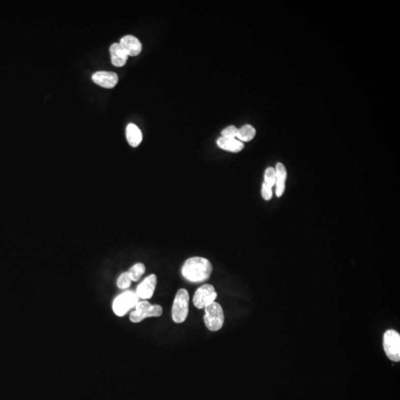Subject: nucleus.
I'll list each match as a JSON object with an SVG mask.
<instances>
[{"instance_id": "obj_1", "label": "nucleus", "mask_w": 400, "mask_h": 400, "mask_svg": "<svg viewBox=\"0 0 400 400\" xmlns=\"http://www.w3.org/2000/svg\"><path fill=\"white\" fill-rule=\"evenodd\" d=\"M213 266L208 259L195 256L187 260L182 268V274L189 282H204L212 274Z\"/></svg>"}, {"instance_id": "obj_2", "label": "nucleus", "mask_w": 400, "mask_h": 400, "mask_svg": "<svg viewBox=\"0 0 400 400\" xmlns=\"http://www.w3.org/2000/svg\"><path fill=\"white\" fill-rule=\"evenodd\" d=\"M205 311L204 322L206 327L211 331L220 330L225 321L222 306L217 302H214L205 308Z\"/></svg>"}, {"instance_id": "obj_3", "label": "nucleus", "mask_w": 400, "mask_h": 400, "mask_svg": "<svg viewBox=\"0 0 400 400\" xmlns=\"http://www.w3.org/2000/svg\"><path fill=\"white\" fill-rule=\"evenodd\" d=\"M189 306V294L185 289H180L176 294L172 308V318L177 323L185 321L188 315Z\"/></svg>"}, {"instance_id": "obj_4", "label": "nucleus", "mask_w": 400, "mask_h": 400, "mask_svg": "<svg viewBox=\"0 0 400 400\" xmlns=\"http://www.w3.org/2000/svg\"><path fill=\"white\" fill-rule=\"evenodd\" d=\"M135 308L136 310L130 315V320L134 323H139L148 317H159L162 315V308L160 305H152L147 301L138 302Z\"/></svg>"}, {"instance_id": "obj_5", "label": "nucleus", "mask_w": 400, "mask_h": 400, "mask_svg": "<svg viewBox=\"0 0 400 400\" xmlns=\"http://www.w3.org/2000/svg\"><path fill=\"white\" fill-rule=\"evenodd\" d=\"M383 347L388 358L394 362L400 359V336L394 330H388L384 334Z\"/></svg>"}, {"instance_id": "obj_6", "label": "nucleus", "mask_w": 400, "mask_h": 400, "mask_svg": "<svg viewBox=\"0 0 400 400\" xmlns=\"http://www.w3.org/2000/svg\"><path fill=\"white\" fill-rule=\"evenodd\" d=\"M138 302H139V297H137L136 293L133 292L123 293L113 301V312L117 316H124L128 310L134 308Z\"/></svg>"}, {"instance_id": "obj_7", "label": "nucleus", "mask_w": 400, "mask_h": 400, "mask_svg": "<svg viewBox=\"0 0 400 400\" xmlns=\"http://www.w3.org/2000/svg\"><path fill=\"white\" fill-rule=\"evenodd\" d=\"M217 293L214 286L206 284L197 289L193 296V305L196 308L203 309L214 302L217 299Z\"/></svg>"}, {"instance_id": "obj_8", "label": "nucleus", "mask_w": 400, "mask_h": 400, "mask_svg": "<svg viewBox=\"0 0 400 400\" xmlns=\"http://www.w3.org/2000/svg\"><path fill=\"white\" fill-rule=\"evenodd\" d=\"M157 283V277L155 274H151L148 276L138 285L136 289V295L139 298L144 300L151 299L154 295Z\"/></svg>"}, {"instance_id": "obj_9", "label": "nucleus", "mask_w": 400, "mask_h": 400, "mask_svg": "<svg viewBox=\"0 0 400 400\" xmlns=\"http://www.w3.org/2000/svg\"><path fill=\"white\" fill-rule=\"evenodd\" d=\"M92 80L101 87L113 89L118 83L119 77L117 74L113 72L98 71L93 74Z\"/></svg>"}, {"instance_id": "obj_10", "label": "nucleus", "mask_w": 400, "mask_h": 400, "mask_svg": "<svg viewBox=\"0 0 400 400\" xmlns=\"http://www.w3.org/2000/svg\"><path fill=\"white\" fill-rule=\"evenodd\" d=\"M128 56H136L142 51V43L136 37L132 35L125 36L120 42Z\"/></svg>"}, {"instance_id": "obj_11", "label": "nucleus", "mask_w": 400, "mask_h": 400, "mask_svg": "<svg viewBox=\"0 0 400 400\" xmlns=\"http://www.w3.org/2000/svg\"><path fill=\"white\" fill-rule=\"evenodd\" d=\"M110 53L111 63L113 66L123 67L126 64L128 55L120 43H113L110 47Z\"/></svg>"}, {"instance_id": "obj_12", "label": "nucleus", "mask_w": 400, "mask_h": 400, "mask_svg": "<svg viewBox=\"0 0 400 400\" xmlns=\"http://www.w3.org/2000/svg\"><path fill=\"white\" fill-rule=\"evenodd\" d=\"M217 144L219 149L232 153H239L243 150L245 145L241 141L237 139L219 137L217 139Z\"/></svg>"}, {"instance_id": "obj_13", "label": "nucleus", "mask_w": 400, "mask_h": 400, "mask_svg": "<svg viewBox=\"0 0 400 400\" xmlns=\"http://www.w3.org/2000/svg\"><path fill=\"white\" fill-rule=\"evenodd\" d=\"M276 195L277 197H281L285 191V181L287 179V170L283 164L278 162L276 164Z\"/></svg>"}, {"instance_id": "obj_14", "label": "nucleus", "mask_w": 400, "mask_h": 400, "mask_svg": "<svg viewBox=\"0 0 400 400\" xmlns=\"http://www.w3.org/2000/svg\"><path fill=\"white\" fill-rule=\"evenodd\" d=\"M126 138L131 147H138L142 141V131L137 125L130 123L126 128Z\"/></svg>"}, {"instance_id": "obj_15", "label": "nucleus", "mask_w": 400, "mask_h": 400, "mask_svg": "<svg viewBox=\"0 0 400 400\" xmlns=\"http://www.w3.org/2000/svg\"><path fill=\"white\" fill-rule=\"evenodd\" d=\"M256 133V129L252 125H245L239 128L237 138L242 142H250L255 137Z\"/></svg>"}, {"instance_id": "obj_16", "label": "nucleus", "mask_w": 400, "mask_h": 400, "mask_svg": "<svg viewBox=\"0 0 400 400\" xmlns=\"http://www.w3.org/2000/svg\"><path fill=\"white\" fill-rule=\"evenodd\" d=\"M146 272V266L142 263H136L128 271V275L133 282H137Z\"/></svg>"}, {"instance_id": "obj_17", "label": "nucleus", "mask_w": 400, "mask_h": 400, "mask_svg": "<svg viewBox=\"0 0 400 400\" xmlns=\"http://www.w3.org/2000/svg\"><path fill=\"white\" fill-rule=\"evenodd\" d=\"M276 176L275 168L272 167H268L265 172L264 182L268 186L272 188L276 183Z\"/></svg>"}, {"instance_id": "obj_18", "label": "nucleus", "mask_w": 400, "mask_h": 400, "mask_svg": "<svg viewBox=\"0 0 400 400\" xmlns=\"http://www.w3.org/2000/svg\"><path fill=\"white\" fill-rule=\"evenodd\" d=\"M131 279L128 275V272L123 273L117 279V284L119 289H126L130 287L131 284Z\"/></svg>"}, {"instance_id": "obj_19", "label": "nucleus", "mask_w": 400, "mask_h": 400, "mask_svg": "<svg viewBox=\"0 0 400 400\" xmlns=\"http://www.w3.org/2000/svg\"><path fill=\"white\" fill-rule=\"evenodd\" d=\"M238 132V128L234 125H230L225 129L222 130L221 134L222 137L229 138V139H236Z\"/></svg>"}, {"instance_id": "obj_20", "label": "nucleus", "mask_w": 400, "mask_h": 400, "mask_svg": "<svg viewBox=\"0 0 400 400\" xmlns=\"http://www.w3.org/2000/svg\"><path fill=\"white\" fill-rule=\"evenodd\" d=\"M262 196H263V199L266 200V201L271 200L273 196L272 188L268 186V185H266L265 183H263V186H262Z\"/></svg>"}]
</instances>
